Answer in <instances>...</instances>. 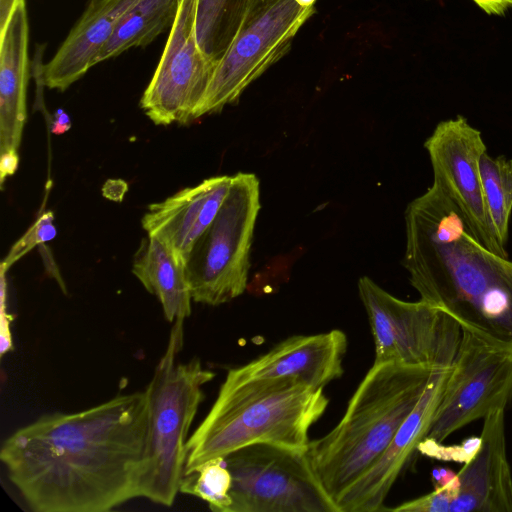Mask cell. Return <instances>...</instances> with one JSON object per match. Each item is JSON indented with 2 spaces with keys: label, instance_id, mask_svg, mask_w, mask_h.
<instances>
[{
  "label": "cell",
  "instance_id": "cell-19",
  "mask_svg": "<svg viewBox=\"0 0 512 512\" xmlns=\"http://www.w3.org/2000/svg\"><path fill=\"white\" fill-rule=\"evenodd\" d=\"M132 272L157 297L167 321L173 323L190 316L193 300L185 262L170 247L157 238H143L135 253Z\"/></svg>",
  "mask_w": 512,
  "mask_h": 512
},
{
  "label": "cell",
  "instance_id": "cell-31",
  "mask_svg": "<svg viewBox=\"0 0 512 512\" xmlns=\"http://www.w3.org/2000/svg\"><path fill=\"white\" fill-rule=\"evenodd\" d=\"M456 472L449 468H435L432 471V479L435 488L447 485L455 476Z\"/></svg>",
  "mask_w": 512,
  "mask_h": 512
},
{
  "label": "cell",
  "instance_id": "cell-16",
  "mask_svg": "<svg viewBox=\"0 0 512 512\" xmlns=\"http://www.w3.org/2000/svg\"><path fill=\"white\" fill-rule=\"evenodd\" d=\"M231 182L232 176H214L150 204L141 220L143 229L186 263L194 243L221 208Z\"/></svg>",
  "mask_w": 512,
  "mask_h": 512
},
{
  "label": "cell",
  "instance_id": "cell-14",
  "mask_svg": "<svg viewBox=\"0 0 512 512\" xmlns=\"http://www.w3.org/2000/svg\"><path fill=\"white\" fill-rule=\"evenodd\" d=\"M347 346V336L339 329L291 336L247 364L230 369L225 381L239 383L293 377L307 385L324 388L342 376Z\"/></svg>",
  "mask_w": 512,
  "mask_h": 512
},
{
  "label": "cell",
  "instance_id": "cell-27",
  "mask_svg": "<svg viewBox=\"0 0 512 512\" xmlns=\"http://www.w3.org/2000/svg\"><path fill=\"white\" fill-rule=\"evenodd\" d=\"M0 180L3 183L6 177L13 175L18 168V151H7L0 154Z\"/></svg>",
  "mask_w": 512,
  "mask_h": 512
},
{
  "label": "cell",
  "instance_id": "cell-3",
  "mask_svg": "<svg viewBox=\"0 0 512 512\" xmlns=\"http://www.w3.org/2000/svg\"><path fill=\"white\" fill-rule=\"evenodd\" d=\"M434 370L398 363L373 364L340 422L325 436L309 442L305 450L309 466L336 507L346 490L388 448Z\"/></svg>",
  "mask_w": 512,
  "mask_h": 512
},
{
  "label": "cell",
  "instance_id": "cell-8",
  "mask_svg": "<svg viewBox=\"0 0 512 512\" xmlns=\"http://www.w3.org/2000/svg\"><path fill=\"white\" fill-rule=\"evenodd\" d=\"M231 473L227 512H338L305 451L252 444L224 457Z\"/></svg>",
  "mask_w": 512,
  "mask_h": 512
},
{
  "label": "cell",
  "instance_id": "cell-29",
  "mask_svg": "<svg viewBox=\"0 0 512 512\" xmlns=\"http://www.w3.org/2000/svg\"><path fill=\"white\" fill-rule=\"evenodd\" d=\"M71 128V120L69 115L61 108L56 110L51 126V132L59 135L67 132Z\"/></svg>",
  "mask_w": 512,
  "mask_h": 512
},
{
  "label": "cell",
  "instance_id": "cell-15",
  "mask_svg": "<svg viewBox=\"0 0 512 512\" xmlns=\"http://www.w3.org/2000/svg\"><path fill=\"white\" fill-rule=\"evenodd\" d=\"M504 413L505 407H499L484 416L480 448L457 472L458 486L449 512H512Z\"/></svg>",
  "mask_w": 512,
  "mask_h": 512
},
{
  "label": "cell",
  "instance_id": "cell-4",
  "mask_svg": "<svg viewBox=\"0 0 512 512\" xmlns=\"http://www.w3.org/2000/svg\"><path fill=\"white\" fill-rule=\"evenodd\" d=\"M323 389L293 377L224 380L209 412L189 436L185 474L252 444L305 451L309 430L329 403Z\"/></svg>",
  "mask_w": 512,
  "mask_h": 512
},
{
  "label": "cell",
  "instance_id": "cell-18",
  "mask_svg": "<svg viewBox=\"0 0 512 512\" xmlns=\"http://www.w3.org/2000/svg\"><path fill=\"white\" fill-rule=\"evenodd\" d=\"M29 26L25 0L0 29V154L18 151L26 122Z\"/></svg>",
  "mask_w": 512,
  "mask_h": 512
},
{
  "label": "cell",
  "instance_id": "cell-32",
  "mask_svg": "<svg viewBox=\"0 0 512 512\" xmlns=\"http://www.w3.org/2000/svg\"><path fill=\"white\" fill-rule=\"evenodd\" d=\"M294 1L297 2L298 4H300L301 6L308 7V6H313V4L316 0H294Z\"/></svg>",
  "mask_w": 512,
  "mask_h": 512
},
{
  "label": "cell",
  "instance_id": "cell-23",
  "mask_svg": "<svg viewBox=\"0 0 512 512\" xmlns=\"http://www.w3.org/2000/svg\"><path fill=\"white\" fill-rule=\"evenodd\" d=\"M231 485L232 477L224 457H218L186 473L180 492L204 500L214 512H227L231 505Z\"/></svg>",
  "mask_w": 512,
  "mask_h": 512
},
{
  "label": "cell",
  "instance_id": "cell-7",
  "mask_svg": "<svg viewBox=\"0 0 512 512\" xmlns=\"http://www.w3.org/2000/svg\"><path fill=\"white\" fill-rule=\"evenodd\" d=\"M358 292L373 334L374 364L452 366L462 335L452 317L421 299L396 298L367 276L358 280Z\"/></svg>",
  "mask_w": 512,
  "mask_h": 512
},
{
  "label": "cell",
  "instance_id": "cell-21",
  "mask_svg": "<svg viewBox=\"0 0 512 512\" xmlns=\"http://www.w3.org/2000/svg\"><path fill=\"white\" fill-rule=\"evenodd\" d=\"M262 0H197L195 35L199 48L218 63Z\"/></svg>",
  "mask_w": 512,
  "mask_h": 512
},
{
  "label": "cell",
  "instance_id": "cell-24",
  "mask_svg": "<svg viewBox=\"0 0 512 512\" xmlns=\"http://www.w3.org/2000/svg\"><path fill=\"white\" fill-rule=\"evenodd\" d=\"M481 437H470L458 445H443L431 438H424L417 446L423 455L443 461L469 462L478 452Z\"/></svg>",
  "mask_w": 512,
  "mask_h": 512
},
{
  "label": "cell",
  "instance_id": "cell-2",
  "mask_svg": "<svg viewBox=\"0 0 512 512\" xmlns=\"http://www.w3.org/2000/svg\"><path fill=\"white\" fill-rule=\"evenodd\" d=\"M403 265L420 299L512 353V260L480 243L434 184L405 212Z\"/></svg>",
  "mask_w": 512,
  "mask_h": 512
},
{
  "label": "cell",
  "instance_id": "cell-11",
  "mask_svg": "<svg viewBox=\"0 0 512 512\" xmlns=\"http://www.w3.org/2000/svg\"><path fill=\"white\" fill-rule=\"evenodd\" d=\"M196 5L197 0H181L161 58L140 100L141 108L156 125L193 121L217 65L197 44Z\"/></svg>",
  "mask_w": 512,
  "mask_h": 512
},
{
  "label": "cell",
  "instance_id": "cell-20",
  "mask_svg": "<svg viewBox=\"0 0 512 512\" xmlns=\"http://www.w3.org/2000/svg\"><path fill=\"white\" fill-rule=\"evenodd\" d=\"M180 6L179 0H139L120 20L112 36L102 47L97 64L132 47L151 43L169 26L172 27Z\"/></svg>",
  "mask_w": 512,
  "mask_h": 512
},
{
  "label": "cell",
  "instance_id": "cell-33",
  "mask_svg": "<svg viewBox=\"0 0 512 512\" xmlns=\"http://www.w3.org/2000/svg\"><path fill=\"white\" fill-rule=\"evenodd\" d=\"M181 2V0H179Z\"/></svg>",
  "mask_w": 512,
  "mask_h": 512
},
{
  "label": "cell",
  "instance_id": "cell-1",
  "mask_svg": "<svg viewBox=\"0 0 512 512\" xmlns=\"http://www.w3.org/2000/svg\"><path fill=\"white\" fill-rule=\"evenodd\" d=\"M147 434L145 391L118 394L17 429L0 460L35 512H106L140 497Z\"/></svg>",
  "mask_w": 512,
  "mask_h": 512
},
{
  "label": "cell",
  "instance_id": "cell-12",
  "mask_svg": "<svg viewBox=\"0 0 512 512\" xmlns=\"http://www.w3.org/2000/svg\"><path fill=\"white\" fill-rule=\"evenodd\" d=\"M424 147L433 170V184L456 206L475 238L491 251L508 257L491 224L480 172L487 152L481 132L463 116L441 121Z\"/></svg>",
  "mask_w": 512,
  "mask_h": 512
},
{
  "label": "cell",
  "instance_id": "cell-22",
  "mask_svg": "<svg viewBox=\"0 0 512 512\" xmlns=\"http://www.w3.org/2000/svg\"><path fill=\"white\" fill-rule=\"evenodd\" d=\"M480 172L491 224L499 243L506 248L512 215V160L486 152Z\"/></svg>",
  "mask_w": 512,
  "mask_h": 512
},
{
  "label": "cell",
  "instance_id": "cell-10",
  "mask_svg": "<svg viewBox=\"0 0 512 512\" xmlns=\"http://www.w3.org/2000/svg\"><path fill=\"white\" fill-rule=\"evenodd\" d=\"M512 398V353L462 330L456 357L425 438L443 442L455 431L507 406Z\"/></svg>",
  "mask_w": 512,
  "mask_h": 512
},
{
  "label": "cell",
  "instance_id": "cell-13",
  "mask_svg": "<svg viewBox=\"0 0 512 512\" xmlns=\"http://www.w3.org/2000/svg\"><path fill=\"white\" fill-rule=\"evenodd\" d=\"M451 367L435 369L432 372L423 395L396 432L388 448L338 500V512L383 511L389 491L427 434Z\"/></svg>",
  "mask_w": 512,
  "mask_h": 512
},
{
  "label": "cell",
  "instance_id": "cell-5",
  "mask_svg": "<svg viewBox=\"0 0 512 512\" xmlns=\"http://www.w3.org/2000/svg\"><path fill=\"white\" fill-rule=\"evenodd\" d=\"M184 320H176L145 391L148 434L140 497L171 506L185 476L192 422L215 374L198 358L181 362Z\"/></svg>",
  "mask_w": 512,
  "mask_h": 512
},
{
  "label": "cell",
  "instance_id": "cell-6",
  "mask_svg": "<svg viewBox=\"0 0 512 512\" xmlns=\"http://www.w3.org/2000/svg\"><path fill=\"white\" fill-rule=\"evenodd\" d=\"M260 207L258 178L244 172L233 175L221 208L185 263L193 302L218 306L243 294Z\"/></svg>",
  "mask_w": 512,
  "mask_h": 512
},
{
  "label": "cell",
  "instance_id": "cell-25",
  "mask_svg": "<svg viewBox=\"0 0 512 512\" xmlns=\"http://www.w3.org/2000/svg\"><path fill=\"white\" fill-rule=\"evenodd\" d=\"M53 219L54 216L51 211L42 214L35 224L11 249L8 257L2 264V268L7 269L14 261L27 253L34 246L42 245L55 238L57 230L53 224Z\"/></svg>",
  "mask_w": 512,
  "mask_h": 512
},
{
  "label": "cell",
  "instance_id": "cell-26",
  "mask_svg": "<svg viewBox=\"0 0 512 512\" xmlns=\"http://www.w3.org/2000/svg\"><path fill=\"white\" fill-rule=\"evenodd\" d=\"M128 191V184L122 179H108L102 188V194L105 198L121 202Z\"/></svg>",
  "mask_w": 512,
  "mask_h": 512
},
{
  "label": "cell",
  "instance_id": "cell-30",
  "mask_svg": "<svg viewBox=\"0 0 512 512\" xmlns=\"http://www.w3.org/2000/svg\"><path fill=\"white\" fill-rule=\"evenodd\" d=\"M23 0H0V29L11 18L12 14Z\"/></svg>",
  "mask_w": 512,
  "mask_h": 512
},
{
  "label": "cell",
  "instance_id": "cell-28",
  "mask_svg": "<svg viewBox=\"0 0 512 512\" xmlns=\"http://www.w3.org/2000/svg\"><path fill=\"white\" fill-rule=\"evenodd\" d=\"M490 15H502L512 7V0H472Z\"/></svg>",
  "mask_w": 512,
  "mask_h": 512
},
{
  "label": "cell",
  "instance_id": "cell-9",
  "mask_svg": "<svg viewBox=\"0 0 512 512\" xmlns=\"http://www.w3.org/2000/svg\"><path fill=\"white\" fill-rule=\"evenodd\" d=\"M314 12V6H301L294 0H262L218 61L193 120L237 101L289 51L295 35Z\"/></svg>",
  "mask_w": 512,
  "mask_h": 512
},
{
  "label": "cell",
  "instance_id": "cell-17",
  "mask_svg": "<svg viewBox=\"0 0 512 512\" xmlns=\"http://www.w3.org/2000/svg\"><path fill=\"white\" fill-rule=\"evenodd\" d=\"M139 0H90L51 60L42 66V83L66 90L92 66L123 16Z\"/></svg>",
  "mask_w": 512,
  "mask_h": 512
}]
</instances>
